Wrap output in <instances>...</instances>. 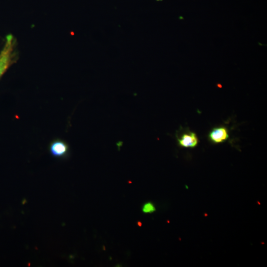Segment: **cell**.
I'll use <instances>...</instances> for the list:
<instances>
[{
	"label": "cell",
	"instance_id": "cell-1",
	"mask_svg": "<svg viewBox=\"0 0 267 267\" xmlns=\"http://www.w3.org/2000/svg\"><path fill=\"white\" fill-rule=\"evenodd\" d=\"M14 43L12 35L7 36L4 46L0 53V77L4 73L11 63Z\"/></svg>",
	"mask_w": 267,
	"mask_h": 267
},
{
	"label": "cell",
	"instance_id": "cell-2",
	"mask_svg": "<svg viewBox=\"0 0 267 267\" xmlns=\"http://www.w3.org/2000/svg\"><path fill=\"white\" fill-rule=\"evenodd\" d=\"M48 149L50 154L53 157L62 158L66 157L68 154L69 147L65 141L57 138L50 143Z\"/></svg>",
	"mask_w": 267,
	"mask_h": 267
},
{
	"label": "cell",
	"instance_id": "cell-3",
	"mask_svg": "<svg viewBox=\"0 0 267 267\" xmlns=\"http://www.w3.org/2000/svg\"><path fill=\"white\" fill-rule=\"evenodd\" d=\"M211 140L215 143H220L226 140L228 138L227 130L224 127L214 129L209 134Z\"/></svg>",
	"mask_w": 267,
	"mask_h": 267
},
{
	"label": "cell",
	"instance_id": "cell-4",
	"mask_svg": "<svg viewBox=\"0 0 267 267\" xmlns=\"http://www.w3.org/2000/svg\"><path fill=\"white\" fill-rule=\"evenodd\" d=\"M179 145L184 147H195L198 143V139L196 134L193 133L183 134L180 138L178 139Z\"/></svg>",
	"mask_w": 267,
	"mask_h": 267
},
{
	"label": "cell",
	"instance_id": "cell-5",
	"mask_svg": "<svg viewBox=\"0 0 267 267\" xmlns=\"http://www.w3.org/2000/svg\"><path fill=\"white\" fill-rule=\"evenodd\" d=\"M142 210L144 213H152L155 211L156 209L152 203L147 202L144 204Z\"/></svg>",
	"mask_w": 267,
	"mask_h": 267
}]
</instances>
